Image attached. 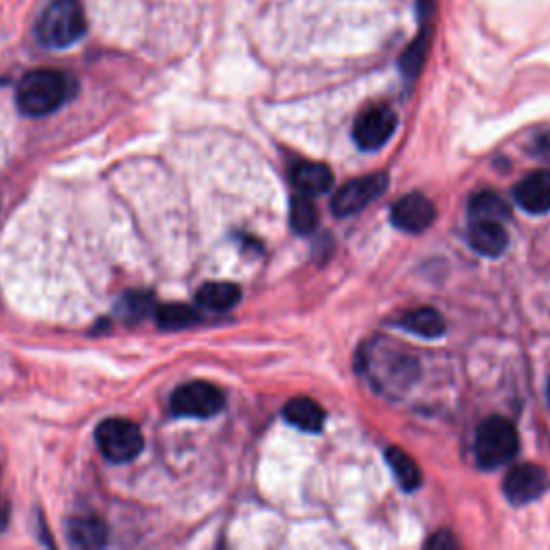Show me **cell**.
Instances as JSON below:
<instances>
[{
  "label": "cell",
  "mask_w": 550,
  "mask_h": 550,
  "mask_svg": "<svg viewBox=\"0 0 550 550\" xmlns=\"http://www.w3.org/2000/svg\"><path fill=\"white\" fill-rule=\"evenodd\" d=\"M471 222L475 220H495L503 222L505 217H510V207L499 194L495 192H480L471 198L469 205Z\"/></svg>",
  "instance_id": "obj_19"
},
{
  "label": "cell",
  "mask_w": 550,
  "mask_h": 550,
  "mask_svg": "<svg viewBox=\"0 0 550 550\" xmlns=\"http://www.w3.org/2000/svg\"><path fill=\"white\" fill-rule=\"evenodd\" d=\"M548 400H550V385H548Z\"/></svg>",
  "instance_id": "obj_25"
},
{
  "label": "cell",
  "mask_w": 550,
  "mask_h": 550,
  "mask_svg": "<svg viewBox=\"0 0 550 550\" xmlns=\"http://www.w3.org/2000/svg\"><path fill=\"white\" fill-rule=\"evenodd\" d=\"M67 535L78 548H101L108 542V529L95 516H74L67 525Z\"/></svg>",
  "instance_id": "obj_15"
},
{
  "label": "cell",
  "mask_w": 550,
  "mask_h": 550,
  "mask_svg": "<svg viewBox=\"0 0 550 550\" xmlns=\"http://www.w3.org/2000/svg\"><path fill=\"white\" fill-rule=\"evenodd\" d=\"M396 127H398V117L392 108L372 106L357 117L353 127V138L359 144V149L376 151L394 136Z\"/></svg>",
  "instance_id": "obj_7"
},
{
  "label": "cell",
  "mask_w": 550,
  "mask_h": 550,
  "mask_svg": "<svg viewBox=\"0 0 550 550\" xmlns=\"http://www.w3.org/2000/svg\"><path fill=\"white\" fill-rule=\"evenodd\" d=\"M71 97V78L56 69H35L18 84V106L28 117H46Z\"/></svg>",
  "instance_id": "obj_1"
},
{
  "label": "cell",
  "mask_w": 550,
  "mask_h": 550,
  "mask_svg": "<svg viewBox=\"0 0 550 550\" xmlns=\"http://www.w3.org/2000/svg\"><path fill=\"white\" fill-rule=\"evenodd\" d=\"M458 542L452 538L447 531H441V533H434L432 538L428 540V546L430 548H454Z\"/></svg>",
  "instance_id": "obj_23"
},
{
  "label": "cell",
  "mask_w": 550,
  "mask_h": 550,
  "mask_svg": "<svg viewBox=\"0 0 550 550\" xmlns=\"http://www.w3.org/2000/svg\"><path fill=\"white\" fill-rule=\"evenodd\" d=\"M155 321L159 329L179 331L200 323V314L192 306H185V303H166L155 312Z\"/></svg>",
  "instance_id": "obj_20"
},
{
  "label": "cell",
  "mask_w": 550,
  "mask_h": 550,
  "mask_svg": "<svg viewBox=\"0 0 550 550\" xmlns=\"http://www.w3.org/2000/svg\"><path fill=\"white\" fill-rule=\"evenodd\" d=\"M155 310V299L149 293L142 291H129L121 301H119V314L129 318V321H140L147 314Z\"/></svg>",
  "instance_id": "obj_22"
},
{
  "label": "cell",
  "mask_w": 550,
  "mask_h": 550,
  "mask_svg": "<svg viewBox=\"0 0 550 550\" xmlns=\"http://www.w3.org/2000/svg\"><path fill=\"white\" fill-rule=\"evenodd\" d=\"M518 432L510 419L488 417L475 432L473 454L482 469H499L518 454Z\"/></svg>",
  "instance_id": "obj_2"
},
{
  "label": "cell",
  "mask_w": 550,
  "mask_h": 550,
  "mask_svg": "<svg viewBox=\"0 0 550 550\" xmlns=\"http://www.w3.org/2000/svg\"><path fill=\"white\" fill-rule=\"evenodd\" d=\"M469 243L477 254L497 258L508 248V233L501 222L475 220L469 228Z\"/></svg>",
  "instance_id": "obj_12"
},
{
  "label": "cell",
  "mask_w": 550,
  "mask_h": 550,
  "mask_svg": "<svg viewBox=\"0 0 550 550\" xmlns=\"http://www.w3.org/2000/svg\"><path fill=\"white\" fill-rule=\"evenodd\" d=\"M538 153H544V155L550 153V134H544L538 138Z\"/></svg>",
  "instance_id": "obj_24"
},
{
  "label": "cell",
  "mask_w": 550,
  "mask_h": 550,
  "mask_svg": "<svg viewBox=\"0 0 550 550\" xmlns=\"http://www.w3.org/2000/svg\"><path fill=\"white\" fill-rule=\"evenodd\" d=\"M514 198L520 209L527 213L542 215L550 211V172L535 170L516 185Z\"/></svg>",
  "instance_id": "obj_11"
},
{
  "label": "cell",
  "mask_w": 550,
  "mask_h": 550,
  "mask_svg": "<svg viewBox=\"0 0 550 550\" xmlns=\"http://www.w3.org/2000/svg\"><path fill=\"white\" fill-rule=\"evenodd\" d=\"M282 415L288 424L303 432H321L325 424V411L318 407L312 398L306 396L288 400Z\"/></svg>",
  "instance_id": "obj_14"
},
{
  "label": "cell",
  "mask_w": 550,
  "mask_h": 550,
  "mask_svg": "<svg viewBox=\"0 0 550 550\" xmlns=\"http://www.w3.org/2000/svg\"><path fill=\"white\" fill-rule=\"evenodd\" d=\"M387 183L389 179L385 172H374V175L353 179L344 183L336 192L334 200H331V207H334V213L340 217L355 215L379 198L387 190Z\"/></svg>",
  "instance_id": "obj_6"
},
{
  "label": "cell",
  "mask_w": 550,
  "mask_h": 550,
  "mask_svg": "<svg viewBox=\"0 0 550 550\" xmlns=\"http://www.w3.org/2000/svg\"><path fill=\"white\" fill-rule=\"evenodd\" d=\"M293 183L299 194H306L310 198L325 194L334 185V175H331L329 166L321 162H299L293 168Z\"/></svg>",
  "instance_id": "obj_13"
},
{
  "label": "cell",
  "mask_w": 550,
  "mask_h": 550,
  "mask_svg": "<svg viewBox=\"0 0 550 550\" xmlns=\"http://www.w3.org/2000/svg\"><path fill=\"white\" fill-rule=\"evenodd\" d=\"M434 16V0H417V18H419V33L413 39L411 46L400 56L402 74L415 78L424 65L426 52L430 46V20Z\"/></svg>",
  "instance_id": "obj_10"
},
{
  "label": "cell",
  "mask_w": 550,
  "mask_h": 550,
  "mask_svg": "<svg viewBox=\"0 0 550 550\" xmlns=\"http://www.w3.org/2000/svg\"><path fill=\"white\" fill-rule=\"evenodd\" d=\"M239 299H241V288L230 282H209L205 286H200L196 293L198 306H202L205 310H215V312L235 308Z\"/></svg>",
  "instance_id": "obj_16"
},
{
  "label": "cell",
  "mask_w": 550,
  "mask_h": 550,
  "mask_svg": "<svg viewBox=\"0 0 550 550\" xmlns=\"http://www.w3.org/2000/svg\"><path fill=\"white\" fill-rule=\"evenodd\" d=\"M224 394L211 383L194 381L185 383L170 398V409L177 417L207 419L215 417L224 409Z\"/></svg>",
  "instance_id": "obj_5"
},
{
  "label": "cell",
  "mask_w": 550,
  "mask_h": 550,
  "mask_svg": "<svg viewBox=\"0 0 550 550\" xmlns=\"http://www.w3.org/2000/svg\"><path fill=\"white\" fill-rule=\"evenodd\" d=\"M398 327L422 338H439L445 334V318L432 308H417L402 314Z\"/></svg>",
  "instance_id": "obj_17"
},
{
  "label": "cell",
  "mask_w": 550,
  "mask_h": 550,
  "mask_svg": "<svg viewBox=\"0 0 550 550\" xmlns=\"http://www.w3.org/2000/svg\"><path fill=\"white\" fill-rule=\"evenodd\" d=\"M95 439L101 454L110 462H119V465L138 458L144 447L142 430L134 422L121 417H112L106 419V422H101L97 426Z\"/></svg>",
  "instance_id": "obj_4"
},
{
  "label": "cell",
  "mask_w": 550,
  "mask_h": 550,
  "mask_svg": "<svg viewBox=\"0 0 550 550\" xmlns=\"http://www.w3.org/2000/svg\"><path fill=\"white\" fill-rule=\"evenodd\" d=\"M437 217V209L422 194H409L392 207V222L404 233H422Z\"/></svg>",
  "instance_id": "obj_9"
},
{
  "label": "cell",
  "mask_w": 550,
  "mask_h": 550,
  "mask_svg": "<svg viewBox=\"0 0 550 550\" xmlns=\"http://www.w3.org/2000/svg\"><path fill=\"white\" fill-rule=\"evenodd\" d=\"M84 31L86 22L78 0H54L37 26V35L48 48L74 46Z\"/></svg>",
  "instance_id": "obj_3"
},
{
  "label": "cell",
  "mask_w": 550,
  "mask_h": 550,
  "mask_svg": "<svg viewBox=\"0 0 550 550\" xmlns=\"http://www.w3.org/2000/svg\"><path fill=\"white\" fill-rule=\"evenodd\" d=\"M385 460L404 490H415L422 484V471H419L417 462L407 452H402L400 447H389L385 452Z\"/></svg>",
  "instance_id": "obj_18"
},
{
  "label": "cell",
  "mask_w": 550,
  "mask_h": 550,
  "mask_svg": "<svg viewBox=\"0 0 550 550\" xmlns=\"http://www.w3.org/2000/svg\"><path fill=\"white\" fill-rule=\"evenodd\" d=\"M316 220H318V213L312 198L297 192V196L291 200V224L295 233L299 235L312 233L316 228Z\"/></svg>",
  "instance_id": "obj_21"
},
{
  "label": "cell",
  "mask_w": 550,
  "mask_h": 550,
  "mask_svg": "<svg viewBox=\"0 0 550 550\" xmlns=\"http://www.w3.org/2000/svg\"><path fill=\"white\" fill-rule=\"evenodd\" d=\"M550 486V477L546 469L538 465H518L505 475L503 492L514 505H525L540 499Z\"/></svg>",
  "instance_id": "obj_8"
}]
</instances>
